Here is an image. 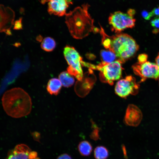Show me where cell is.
<instances>
[{"mask_svg":"<svg viewBox=\"0 0 159 159\" xmlns=\"http://www.w3.org/2000/svg\"><path fill=\"white\" fill-rule=\"evenodd\" d=\"M2 102L6 112L14 118L26 116L31 110L32 104L30 97L25 91L19 87L13 88L5 92Z\"/></svg>","mask_w":159,"mask_h":159,"instance_id":"6da1fadb","label":"cell"},{"mask_svg":"<svg viewBox=\"0 0 159 159\" xmlns=\"http://www.w3.org/2000/svg\"><path fill=\"white\" fill-rule=\"evenodd\" d=\"M102 42L106 49L114 52L118 60L124 62L133 56L138 50L139 46L129 35L118 33L111 36L107 35L101 28Z\"/></svg>","mask_w":159,"mask_h":159,"instance_id":"7a4b0ae2","label":"cell"},{"mask_svg":"<svg viewBox=\"0 0 159 159\" xmlns=\"http://www.w3.org/2000/svg\"><path fill=\"white\" fill-rule=\"evenodd\" d=\"M89 7L88 4H84L66 15V23L75 38H83L93 29V20L88 11Z\"/></svg>","mask_w":159,"mask_h":159,"instance_id":"3957f363","label":"cell"},{"mask_svg":"<svg viewBox=\"0 0 159 159\" xmlns=\"http://www.w3.org/2000/svg\"><path fill=\"white\" fill-rule=\"evenodd\" d=\"M121 63L118 60L109 63L102 62L97 65H93L92 69L100 71V78L101 81L112 85L114 81L121 77L122 69Z\"/></svg>","mask_w":159,"mask_h":159,"instance_id":"277c9868","label":"cell"},{"mask_svg":"<svg viewBox=\"0 0 159 159\" xmlns=\"http://www.w3.org/2000/svg\"><path fill=\"white\" fill-rule=\"evenodd\" d=\"M64 54L69 65L67 68V72L79 80H81L83 77L81 66L82 60L79 53L74 47L67 46L64 49Z\"/></svg>","mask_w":159,"mask_h":159,"instance_id":"5b68a950","label":"cell"},{"mask_svg":"<svg viewBox=\"0 0 159 159\" xmlns=\"http://www.w3.org/2000/svg\"><path fill=\"white\" fill-rule=\"evenodd\" d=\"M108 20L112 30L117 33L127 28H132L135 26V21L133 17L120 11L111 14Z\"/></svg>","mask_w":159,"mask_h":159,"instance_id":"8992f818","label":"cell"},{"mask_svg":"<svg viewBox=\"0 0 159 159\" xmlns=\"http://www.w3.org/2000/svg\"><path fill=\"white\" fill-rule=\"evenodd\" d=\"M139 86V85L137 83L135 77L131 75L127 76L117 82L115 91L120 97L125 98L130 94L135 95L137 94Z\"/></svg>","mask_w":159,"mask_h":159,"instance_id":"52a82bcc","label":"cell"},{"mask_svg":"<svg viewBox=\"0 0 159 159\" xmlns=\"http://www.w3.org/2000/svg\"><path fill=\"white\" fill-rule=\"evenodd\" d=\"M135 74L141 78L140 82L147 78L159 79V68L156 64L149 62L137 63L132 66Z\"/></svg>","mask_w":159,"mask_h":159,"instance_id":"ba28073f","label":"cell"},{"mask_svg":"<svg viewBox=\"0 0 159 159\" xmlns=\"http://www.w3.org/2000/svg\"><path fill=\"white\" fill-rule=\"evenodd\" d=\"M42 4L48 2V11L50 14L59 16L66 15L67 9L70 4L71 0H41Z\"/></svg>","mask_w":159,"mask_h":159,"instance_id":"9c48e42d","label":"cell"},{"mask_svg":"<svg viewBox=\"0 0 159 159\" xmlns=\"http://www.w3.org/2000/svg\"><path fill=\"white\" fill-rule=\"evenodd\" d=\"M143 118L142 112L136 106L129 105L126 109L125 117V122L127 125L136 127L140 123Z\"/></svg>","mask_w":159,"mask_h":159,"instance_id":"30bf717a","label":"cell"},{"mask_svg":"<svg viewBox=\"0 0 159 159\" xmlns=\"http://www.w3.org/2000/svg\"><path fill=\"white\" fill-rule=\"evenodd\" d=\"M6 159H34L33 151L26 145H17L10 152Z\"/></svg>","mask_w":159,"mask_h":159,"instance_id":"8fae6325","label":"cell"},{"mask_svg":"<svg viewBox=\"0 0 159 159\" xmlns=\"http://www.w3.org/2000/svg\"><path fill=\"white\" fill-rule=\"evenodd\" d=\"M62 84L59 79L54 78L50 79L47 84V90L51 95H57L59 93Z\"/></svg>","mask_w":159,"mask_h":159,"instance_id":"7c38bea8","label":"cell"},{"mask_svg":"<svg viewBox=\"0 0 159 159\" xmlns=\"http://www.w3.org/2000/svg\"><path fill=\"white\" fill-rule=\"evenodd\" d=\"M68 72H63L59 75V79L62 85L65 87H69L74 83V78Z\"/></svg>","mask_w":159,"mask_h":159,"instance_id":"4fadbf2b","label":"cell"},{"mask_svg":"<svg viewBox=\"0 0 159 159\" xmlns=\"http://www.w3.org/2000/svg\"><path fill=\"white\" fill-rule=\"evenodd\" d=\"M78 148L80 154L83 156L90 155L92 150V146L90 143L86 140L81 142L78 144Z\"/></svg>","mask_w":159,"mask_h":159,"instance_id":"5bb4252c","label":"cell"},{"mask_svg":"<svg viewBox=\"0 0 159 159\" xmlns=\"http://www.w3.org/2000/svg\"><path fill=\"white\" fill-rule=\"evenodd\" d=\"M56 43L54 40L50 37H47L42 41L41 47L44 50L47 52L52 51L55 48Z\"/></svg>","mask_w":159,"mask_h":159,"instance_id":"9a60e30c","label":"cell"},{"mask_svg":"<svg viewBox=\"0 0 159 159\" xmlns=\"http://www.w3.org/2000/svg\"><path fill=\"white\" fill-rule=\"evenodd\" d=\"M109 154L108 150L102 146L97 147L94 151V155L96 159H106Z\"/></svg>","mask_w":159,"mask_h":159,"instance_id":"2e32d148","label":"cell"},{"mask_svg":"<svg viewBox=\"0 0 159 159\" xmlns=\"http://www.w3.org/2000/svg\"><path fill=\"white\" fill-rule=\"evenodd\" d=\"M100 55L103 62L109 63L114 61L117 57L115 54L109 50H102Z\"/></svg>","mask_w":159,"mask_h":159,"instance_id":"e0dca14e","label":"cell"},{"mask_svg":"<svg viewBox=\"0 0 159 159\" xmlns=\"http://www.w3.org/2000/svg\"><path fill=\"white\" fill-rule=\"evenodd\" d=\"M151 24L154 28L153 33L157 34L159 32V17L156 16L152 20Z\"/></svg>","mask_w":159,"mask_h":159,"instance_id":"ac0fdd59","label":"cell"},{"mask_svg":"<svg viewBox=\"0 0 159 159\" xmlns=\"http://www.w3.org/2000/svg\"><path fill=\"white\" fill-rule=\"evenodd\" d=\"M142 17L146 20H149L153 16V15L151 12H148L146 10H143L141 12Z\"/></svg>","mask_w":159,"mask_h":159,"instance_id":"d6986e66","label":"cell"},{"mask_svg":"<svg viewBox=\"0 0 159 159\" xmlns=\"http://www.w3.org/2000/svg\"><path fill=\"white\" fill-rule=\"evenodd\" d=\"M148 56L145 54H141L139 55L138 57V62L143 63L147 62Z\"/></svg>","mask_w":159,"mask_h":159,"instance_id":"ffe728a7","label":"cell"},{"mask_svg":"<svg viewBox=\"0 0 159 159\" xmlns=\"http://www.w3.org/2000/svg\"><path fill=\"white\" fill-rule=\"evenodd\" d=\"M57 159H72L71 156L67 154H64L59 156Z\"/></svg>","mask_w":159,"mask_h":159,"instance_id":"44dd1931","label":"cell"},{"mask_svg":"<svg viewBox=\"0 0 159 159\" xmlns=\"http://www.w3.org/2000/svg\"><path fill=\"white\" fill-rule=\"evenodd\" d=\"M153 16L155 15L159 17V6L154 8L151 11Z\"/></svg>","mask_w":159,"mask_h":159,"instance_id":"7402d4cb","label":"cell"},{"mask_svg":"<svg viewBox=\"0 0 159 159\" xmlns=\"http://www.w3.org/2000/svg\"><path fill=\"white\" fill-rule=\"evenodd\" d=\"M21 19H20L19 20L16 21L15 23V28L16 29H19L21 26Z\"/></svg>","mask_w":159,"mask_h":159,"instance_id":"603a6c76","label":"cell"},{"mask_svg":"<svg viewBox=\"0 0 159 159\" xmlns=\"http://www.w3.org/2000/svg\"><path fill=\"white\" fill-rule=\"evenodd\" d=\"M127 13L131 16L133 17L135 13V11L134 9H130L127 10Z\"/></svg>","mask_w":159,"mask_h":159,"instance_id":"cb8c5ba5","label":"cell"},{"mask_svg":"<svg viewBox=\"0 0 159 159\" xmlns=\"http://www.w3.org/2000/svg\"><path fill=\"white\" fill-rule=\"evenodd\" d=\"M122 149L123 151L124 157L125 159H127V151L125 146L124 145H122Z\"/></svg>","mask_w":159,"mask_h":159,"instance_id":"d4e9b609","label":"cell"},{"mask_svg":"<svg viewBox=\"0 0 159 159\" xmlns=\"http://www.w3.org/2000/svg\"><path fill=\"white\" fill-rule=\"evenodd\" d=\"M155 62H156V64L158 65L159 68V53H158L157 56L156 58Z\"/></svg>","mask_w":159,"mask_h":159,"instance_id":"484cf974","label":"cell"}]
</instances>
